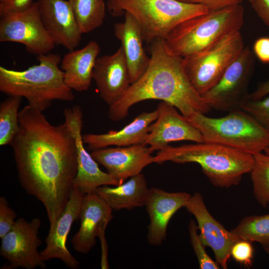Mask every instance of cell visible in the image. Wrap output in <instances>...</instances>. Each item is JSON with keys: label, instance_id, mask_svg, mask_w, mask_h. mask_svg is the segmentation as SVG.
I'll return each mask as SVG.
<instances>
[{"label": "cell", "instance_id": "cell-34", "mask_svg": "<svg viewBox=\"0 0 269 269\" xmlns=\"http://www.w3.org/2000/svg\"><path fill=\"white\" fill-rule=\"evenodd\" d=\"M182 2L198 4L207 7L210 10L222 9L230 6L241 4L244 0H178Z\"/></svg>", "mask_w": 269, "mask_h": 269}, {"label": "cell", "instance_id": "cell-35", "mask_svg": "<svg viewBox=\"0 0 269 269\" xmlns=\"http://www.w3.org/2000/svg\"><path fill=\"white\" fill-rule=\"evenodd\" d=\"M253 52L262 62L269 63V37L257 39L254 44Z\"/></svg>", "mask_w": 269, "mask_h": 269}, {"label": "cell", "instance_id": "cell-8", "mask_svg": "<svg viewBox=\"0 0 269 269\" xmlns=\"http://www.w3.org/2000/svg\"><path fill=\"white\" fill-rule=\"evenodd\" d=\"M240 30L230 33L204 49L183 57L185 72L202 96L219 81L244 48Z\"/></svg>", "mask_w": 269, "mask_h": 269}, {"label": "cell", "instance_id": "cell-27", "mask_svg": "<svg viewBox=\"0 0 269 269\" xmlns=\"http://www.w3.org/2000/svg\"><path fill=\"white\" fill-rule=\"evenodd\" d=\"M21 97L9 96L0 104V145L10 144L19 129L18 115Z\"/></svg>", "mask_w": 269, "mask_h": 269}, {"label": "cell", "instance_id": "cell-5", "mask_svg": "<svg viewBox=\"0 0 269 269\" xmlns=\"http://www.w3.org/2000/svg\"><path fill=\"white\" fill-rule=\"evenodd\" d=\"M244 23V7L241 4L209 10L176 25L164 42L170 52L184 57L204 49L230 33L240 30Z\"/></svg>", "mask_w": 269, "mask_h": 269}, {"label": "cell", "instance_id": "cell-23", "mask_svg": "<svg viewBox=\"0 0 269 269\" xmlns=\"http://www.w3.org/2000/svg\"><path fill=\"white\" fill-rule=\"evenodd\" d=\"M100 52L98 42L90 41L84 47L65 54L61 62L65 84L78 92L87 90L93 79V71Z\"/></svg>", "mask_w": 269, "mask_h": 269}, {"label": "cell", "instance_id": "cell-12", "mask_svg": "<svg viewBox=\"0 0 269 269\" xmlns=\"http://www.w3.org/2000/svg\"><path fill=\"white\" fill-rule=\"evenodd\" d=\"M64 122L70 130L75 140L77 158V172L73 187L79 189L83 195L94 192L104 185L118 186L120 183L108 173L99 168L84 146L81 132L83 114L80 106L65 108L63 111Z\"/></svg>", "mask_w": 269, "mask_h": 269}, {"label": "cell", "instance_id": "cell-7", "mask_svg": "<svg viewBox=\"0 0 269 269\" xmlns=\"http://www.w3.org/2000/svg\"><path fill=\"white\" fill-rule=\"evenodd\" d=\"M186 119L201 134L203 142L223 145L252 155L269 147V132L243 110L229 112L221 118L195 113Z\"/></svg>", "mask_w": 269, "mask_h": 269}, {"label": "cell", "instance_id": "cell-37", "mask_svg": "<svg viewBox=\"0 0 269 269\" xmlns=\"http://www.w3.org/2000/svg\"><path fill=\"white\" fill-rule=\"evenodd\" d=\"M269 94V79L259 83L256 89L249 95V100H259Z\"/></svg>", "mask_w": 269, "mask_h": 269}, {"label": "cell", "instance_id": "cell-32", "mask_svg": "<svg viewBox=\"0 0 269 269\" xmlns=\"http://www.w3.org/2000/svg\"><path fill=\"white\" fill-rule=\"evenodd\" d=\"M16 217L15 211L8 205L4 196L0 197V238L1 239L14 226Z\"/></svg>", "mask_w": 269, "mask_h": 269}, {"label": "cell", "instance_id": "cell-38", "mask_svg": "<svg viewBox=\"0 0 269 269\" xmlns=\"http://www.w3.org/2000/svg\"><path fill=\"white\" fill-rule=\"evenodd\" d=\"M265 251L269 255V244L263 246Z\"/></svg>", "mask_w": 269, "mask_h": 269}, {"label": "cell", "instance_id": "cell-40", "mask_svg": "<svg viewBox=\"0 0 269 269\" xmlns=\"http://www.w3.org/2000/svg\"><path fill=\"white\" fill-rule=\"evenodd\" d=\"M248 0L251 3H253L255 1V0Z\"/></svg>", "mask_w": 269, "mask_h": 269}, {"label": "cell", "instance_id": "cell-33", "mask_svg": "<svg viewBox=\"0 0 269 269\" xmlns=\"http://www.w3.org/2000/svg\"><path fill=\"white\" fill-rule=\"evenodd\" d=\"M33 3L32 0H4L0 2V15L3 17L25 11Z\"/></svg>", "mask_w": 269, "mask_h": 269}, {"label": "cell", "instance_id": "cell-36", "mask_svg": "<svg viewBox=\"0 0 269 269\" xmlns=\"http://www.w3.org/2000/svg\"><path fill=\"white\" fill-rule=\"evenodd\" d=\"M251 5L261 20L269 26V0H255Z\"/></svg>", "mask_w": 269, "mask_h": 269}, {"label": "cell", "instance_id": "cell-26", "mask_svg": "<svg viewBox=\"0 0 269 269\" xmlns=\"http://www.w3.org/2000/svg\"><path fill=\"white\" fill-rule=\"evenodd\" d=\"M231 231L241 239L269 244V214L251 215L243 218Z\"/></svg>", "mask_w": 269, "mask_h": 269}, {"label": "cell", "instance_id": "cell-15", "mask_svg": "<svg viewBox=\"0 0 269 269\" xmlns=\"http://www.w3.org/2000/svg\"><path fill=\"white\" fill-rule=\"evenodd\" d=\"M158 117L151 124L144 144L149 145L153 150L166 148L168 143L175 141L189 140L203 142L200 132L170 103L162 101L156 109Z\"/></svg>", "mask_w": 269, "mask_h": 269}, {"label": "cell", "instance_id": "cell-2", "mask_svg": "<svg viewBox=\"0 0 269 269\" xmlns=\"http://www.w3.org/2000/svg\"><path fill=\"white\" fill-rule=\"evenodd\" d=\"M150 44V61L147 70L118 102L109 106L110 119L121 121L128 116L133 105L148 99L171 104L186 118L195 113L206 114L210 111L212 109L189 80L183 57L170 52L164 39H156Z\"/></svg>", "mask_w": 269, "mask_h": 269}, {"label": "cell", "instance_id": "cell-6", "mask_svg": "<svg viewBox=\"0 0 269 269\" xmlns=\"http://www.w3.org/2000/svg\"><path fill=\"white\" fill-rule=\"evenodd\" d=\"M107 7L114 16L125 12L132 14L140 28L144 41L150 43L164 40L181 22L210 10L201 4L178 0H108Z\"/></svg>", "mask_w": 269, "mask_h": 269}, {"label": "cell", "instance_id": "cell-30", "mask_svg": "<svg viewBox=\"0 0 269 269\" xmlns=\"http://www.w3.org/2000/svg\"><path fill=\"white\" fill-rule=\"evenodd\" d=\"M269 132V96L259 100H249L243 108Z\"/></svg>", "mask_w": 269, "mask_h": 269}, {"label": "cell", "instance_id": "cell-14", "mask_svg": "<svg viewBox=\"0 0 269 269\" xmlns=\"http://www.w3.org/2000/svg\"><path fill=\"white\" fill-rule=\"evenodd\" d=\"M153 151L143 143L99 148L92 150L91 154L122 184L126 179L141 173L145 167L154 163V156L151 155Z\"/></svg>", "mask_w": 269, "mask_h": 269}, {"label": "cell", "instance_id": "cell-9", "mask_svg": "<svg viewBox=\"0 0 269 269\" xmlns=\"http://www.w3.org/2000/svg\"><path fill=\"white\" fill-rule=\"evenodd\" d=\"M255 64L253 51L245 47L217 84L202 97L211 109L228 112L242 110L249 100L248 88Z\"/></svg>", "mask_w": 269, "mask_h": 269}, {"label": "cell", "instance_id": "cell-41", "mask_svg": "<svg viewBox=\"0 0 269 269\" xmlns=\"http://www.w3.org/2000/svg\"><path fill=\"white\" fill-rule=\"evenodd\" d=\"M4 0H0V2H2L3 1H4Z\"/></svg>", "mask_w": 269, "mask_h": 269}, {"label": "cell", "instance_id": "cell-31", "mask_svg": "<svg viewBox=\"0 0 269 269\" xmlns=\"http://www.w3.org/2000/svg\"><path fill=\"white\" fill-rule=\"evenodd\" d=\"M253 253L252 242L241 239L232 248L231 256L241 265L250 267L253 263Z\"/></svg>", "mask_w": 269, "mask_h": 269}, {"label": "cell", "instance_id": "cell-17", "mask_svg": "<svg viewBox=\"0 0 269 269\" xmlns=\"http://www.w3.org/2000/svg\"><path fill=\"white\" fill-rule=\"evenodd\" d=\"M36 3L41 22L55 44L74 50L82 34L69 1L37 0Z\"/></svg>", "mask_w": 269, "mask_h": 269}, {"label": "cell", "instance_id": "cell-39", "mask_svg": "<svg viewBox=\"0 0 269 269\" xmlns=\"http://www.w3.org/2000/svg\"><path fill=\"white\" fill-rule=\"evenodd\" d=\"M265 153L269 155V147L264 150Z\"/></svg>", "mask_w": 269, "mask_h": 269}, {"label": "cell", "instance_id": "cell-1", "mask_svg": "<svg viewBox=\"0 0 269 269\" xmlns=\"http://www.w3.org/2000/svg\"><path fill=\"white\" fill-rule=\"evenodd\" d=\"M10 143L20 185L44 205L52 228L68 201L77 172L75 138L65 122L51 124L27 105Z\"/></svg>", "mask_w": 269, "mask_h": 269}, {"label": "cell", "instance_id": "cell-13", "mask_svg": "<svg viewBox=\"0 0 269 269\" xmlns=\"http://www.w3.org/2000/svg\"><path fill=\"white\" fill-rule=\"evenodd\" d=\"M184 208L195 217L200 231L199 236L204 245L211 248L216 262L227 269L232 248L241 239L226 229L211 215L199 192L191 195Z\"/></svg>", "mask_w": 269, "mask_h": 269}, {"label": "cell", "instance_id": "cell-3", "mask_svg": "<svg viewBox=\"0 0 269 269\" xmlns=\"http://www.w3.org/2000/svg\"><path fill=\"white\" fill-rule=\"evenodd\" d=\"M166 161L197 163L214 186L228 188L238 185L243 175L250 173L254 157L250 153L223 145L200 142L175 147L169 145L158 151L154 163Z\"/></svg>", "mask_w": 269, "mask_h": 269}, {"label": "cell", "instance_id": "cell-21", "mask_svg": "<svg viewBox=\"0 0 269 269\" xmlns=\"http://www.w3.org/2000/svg\"><path fill=\"white\" fill-rule=\"evenodd\" d=\"M158 117V111L143 112L131 123L118 131H110L104 134H85L84 143L90 150L110 146H128L144 143L150 132L152 123Z\"/></svg>", "mask_w": 269, "mask_h": 269}, {"label": "cell", "instance_id": "cell-11", "mask_svg": "<svg viewBox=\"0 0 269 269\" xmlns=\"http://www.w3.org/2000/svg\"><path fill=\"white\" fill-rule=\"evenodd\" d=\"M41 221L39 218L28 222L21 217L12 229L1 238L0 255L10 265L6 269L45 268L37 249L41 241L38 237Z\"/></svg>", "mask_w": 269, "mask_h": 269}, {"label": "cell", "instance_id": "cell-24", "mask_svg": "<svg viewBox=\"0 0 269 269\" xmlns=\"http://www.w3.org/2000/svg\"><path fill=\"white\" fill-rule=\"evenodd\" d=\"M109 186H100L95 192L113 210H132L145 205L149 188L142 173L133 176L127 182L114 187Z\"/></svg>", "mask_w": 269, "mask_h": 269}, {"label": "cell", "instance_id": "cell-28", "mask_svg": "<svg viewBox=\"0 0 269 269\" xmlns=\"http://www.w3.org/2000/svg\"><path fill=\"white\" fill-rule=\"evenodd\" d=\"M254 164L250 172L254 195L263 207H269V155L254 154Z\"/></svg>", "mask_w": 269, "mask_h": 269}, {"label": "cell", "instance_id": "cell-20", "mask_svg": "<svg viewBox=\"0 0 269 269\" xmlns=\"http://www.w3.org/2000/svg\"><path fill=\"white\" fill-rule=\"evenodd\" d=\"M113 210L95 191L84 195L80 216V227L71 243L77 252L87 254L96 244V237L104 235L113 218Z\"/></svg>", "mask_w": 269, "mask_h": 269}, {"label": "cell", "instance_id": "cell-18", "mask_svg": "<svg viewBox=\"0 0 269 269\" xmlns=\"http://www.w3.org/2000/svg\"><path fill=\"white\" fill-rule=\"evenodd\" d=\"M83 197L79 189L73 188L64 210L54 226L49 229L45 248L40 252L44 262L58 259L70 269H77L80 267L79 262L68 250L66 240L72 225L80 219Z\"/></svg>", "mask_w": 269, "mask_h": 269}, {"label": "cell", "instance_id": "cell-16", "mask_svg": "<svg viewBox=\"0 0 269 269\" xmlns=\"http://www.w3.org/2000/svg\"><path fill=\"white\" fill-rule=\"evenodd\" d=\"M93 79L100 97L109 106L124 96L132 83L122 46L113 54L97 58L93 71Z\"/></svg>", "mask_w": 269, "mask_h": 269}, {"label": "cell", "instance_id": "cell-25", "mask_svg": "<svg viewBox=\"0 0 269 269\" xmlns=\"http://www.w3.org/2000/svg\"><path fill=\"white\" fill-rule=\"evenodd\" d=\"M82 34L100 27L105 17L103 0H68Z\"/></svg>", "mask_w": 269, "mask_h": 269}, {"label": "cell", "instance_id": "cell-22", "mask_svg": "<svg viewBox=\"0 0 269 269\" xmlns=\"http://www.w3.org/2000/svg\"><path fill=\"white\" fill-rule=\"evenodd\" d=\"M115 35L123 47L128 65L132 84L145 73L150 61L143 46L140 28L134 16L125 13V20L114 26Z\"/></svg>", "mask_w": 269, "mask_h": 269}, {"label": "cell", "instance_id": "cell-4", "mask_svg": "<svg viewBox=\"0 0 269 269\" xmlns=\"http://www.w3.org/2000/svg\"><path fill=\"white\" fill-rule=\"evenodd\" d=\"M37 59L38 64L23 71L0 66V91L25 98L28 105L41 112L54 100H73V90L65 84L64 72L58 67L60 56L49 53L37 56Z\"/></svg>", "mask_w": 269, "mask_h": 269}, {"label": "cell", "instance_id": "cell-10", "mask_svg": "<svg viewBox=\"0 0 269 269\" xmlns=\"http://www.w3.org/2000/svg\"><path fill=\"white\" fill-rule=\"evenodd\" d=\"M0 42L22 44L37 56L50 53L56 45L41 22L36 2L25 11L1 17Z\"/></svg>", "mask_w": 269, "mask_h": 269}, {"label": "cell", "instance_id": "cell-29", "mask_svg": "<svg viewBox=\"0 0 269 269\" xmlns=\"http://www.w3.org/2000/svg\"><path fill=\"white\" fill-rule=\"evenodd\" d=\"M188 230L191 244L197 258L201 269H218L219 265L214 261L207 254L205 246L200 240L198 234V226L193 220L189 223Z\"/></svg>", "mask_w": 269, "mask_h": 269}, {"label": "cell", "instance_id": "cell-19", "mask_svg": "<svg viewBox=\"0 0 269 269\" xmlns=\"http://www.w3.org/2000/svg\"><path fill=\"white\" fill-rule=\"evenodd\" d=\"M191 195L185 192H169L152 187L144 206L149 218L147 240L152 246H159L166 240L167 226L172 217L184 207Z\"/></svg>", "mask_w": 269, "mask_h": 269}]
</instances>
